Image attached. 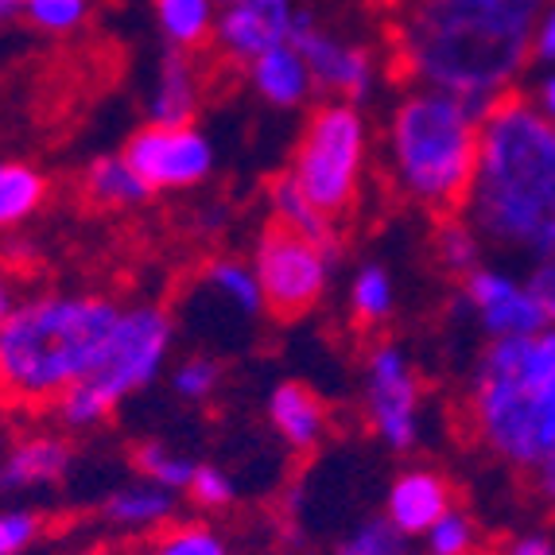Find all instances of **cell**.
<instances>
[{
    "label": "cell",
    "instance_id": "ffe728a7",
    "mask_svg": "<svg viewBox=\"0 0 555 555\" xmlns=\"http://www.w3.org/2000/svg\"><path fill=\"white\" fill-rule=\"evenodd\" d=\"M179 493L164 490L156 481H125L117 490L105 493L102 501V517L117 532H140V537H152L159 528H167L171 520H179Z\"/></svg>",
    "mask_w": 555,
    "mask_h": 555
},
{
    "label": "cell",
    "instance_id": "4316f807",
    "mask_svg": "<svg viewBox=\"0 0 555 555\" xmlns=\"http://www.w3.org/2000/svg\"><path fill=\"white\" fill-rule=\"evenodd\" d=\"M431 257H436V264L447 276L463 280L466 272H474L486 260V241L466 222L463 210L443 214L436 222V233H431Z\"/></svg>",
    "mask_w": 555,
    "mask_h": 555
},
{
    "label": "cell",
    "instance_id": "9c48e42d",
    "mask_svg": "<svg viewBox=\"0 0 555 555\" xmlns=\"http://www.w3.org/2000/svg\"><path fill=\"white\" fill-rule=\"evenodd\" d=\"M361 416L370 436L389 454H412L424 443L427 385L420 365L400 343H373L361 358Z\"/></svg>",
    "mask_w": 555,
    "mask_h": 555
},
{
    "label": "cell",
    "instance_id": "cb8c5ba5",
    "mask_svg": "<svg viewBox=\"0 0 555 555\" xmlns=\"http://www.w3.org/2000/svg\"><path fill=\"white\" fill-rule=\"evenodd\" d=\"M218 9H222V0H152V20H156V31L167 51L198 55L214 47Z\"/></svg>",
    "mask_w": 555,
    "mask_h": 555
},
{
    "label": "cell",
    "instance_id": "7a4b0ae2",
    "mask_svg": "<svg viewBox=\"0 0 555 555\" xmlns=\"http://www.w3.org/2000/svg\"><path fill=\"white\" fill-rule=\"evenodd\" d=\"M463 218L486 249L537 264L555 257V125L525 93L490 105Z\"/></svg>",
    "mask_w": 555,
    "mask_h": 555
},
{
    "label": "cell",
    "instance_id": "5bb4252c",
    "mask_svg": "<svg viewBox=\"0 0 555 555\" xmlns=\"http://www.w3.org/2000/svg\"><path fill=\"white\" fill-rule=\"evenodd\" d=\"M304 4L299 0H222L214 51L230 66H245L280 43H292Z\"/></svg>",
    "mask_w": 555,
    "mask_h": 555
},
{
    "label": "cell",
    "instance_id": "277c9868",
    "mask_svg": "<svg viewBox=\"0 0 555 555\" xmlns=\"http://www.w3.org/2000/svg\"><path fill=\"white\" fill-rule=\"evenodd\" d=\"M125 299L109 292L43 287L0 323V400L51 408L93 370Z\"/></svg>",
    "mask_w": 555,
    "mask_h": 555
},
{
    "label": "cell",
    "instance_id": "f35d334b",
    "mask_svg": "<svg viewBox=\"0 0 555 555\" xmlns=\"http://www.w3.org/2000/svg\"><path fill=\"white\" fill-rule=\"evenodd\" d=\"M498 555H555V540L547 532H520Z\"/></svg>",
    "mask_w": 555,
    "mask_h": 555
},
{
    "label": "cell",
    "instance_id": "ba28073f",
    "mask_svg": "<svg viewBox=\"0 0 555 555\" xmlns=\"http://www.w3.org/2000/svg\"><path fill=\"white\" fill-rule=\"evenodd\" d=\"M249 264L257 272L260 296L272 319H304L311 315L334 287L338 249L319 245L304 233L280 222H264L253 237Z\"/></svg>",
    "mask_w": 555,
    "mask_h": 555
},
{
    "label": "cell",
    "instance_id": "836d02e7",
    "mask_svg": "<svg viewBox=\"0 0 555 555\" xmlns=\"http://www.w3.org/2000/svg\"><path fill=\"white\" fill-rule=\"evenodd\" d=\"M43 513L28 505H0V555H24L39 537H43Z\"/></svg>",
    "mask_w": 555,
    "mask_h": 555
},
{
    "label": "cell",
    "instance_id": "f546056e",
    "mask_svg": "<svg viewBox=\"0 0 555 555\" xmlns=\"http://www.w3.org/2000/svg\"><path fill=\"white\" fill-rule=\"evenodd\" d=\"M16 16L47 39H70L93 20V0H24Z\"/></svg>",
    "mask_w": 555,
    "mask_h": 555
},
{
    "label": "cell",
    "instance_id": "8d00e7d4",
    "mask_svg": "<svg viewBox=\"0 0 555 555\" xmlns=\"http://www.w3.org/2000/svg\"><path fill=\"white\" fill-rule=\"evenodd\" d=\"M525 98L532 102V109H537L540 117H547L555 125V66H540L537 82L528 86Z\"/></svg>",
    "mask_w": 555,
    "mask_h": 555
},
{
    "label": "cell",
    "instance_id": "3957f363",
    "mask_svg": "<svg viewBox=\"0 0 555 555\" xmlns=\"http://www.w3.org/2000/svg\"><path fill=\"white\" fill-rule=\"evenodd\" d=\"M486 113L470 98L408 82L377 137V159L392 195L431 218L463 210L478 171Z\"/></svg>",
    "mask_w": 555,
    "mask_h": 555
},
{
    "label": "cell",
    "instance_id": "5b68a950",
    "mask_svg": "<svg viewBox=\"0 0 555 555\" xmlns=\"http://www.w3.org/2000/svg\"><path fill=\"white\" fill-rule=\"evenodd\" d=\"M466 431L509 470H537L555 451V326L486 343L466 373Z\"/></svg>",
    "mask_w": 555,
    "mask_h": 555
},
{
    "label": "cell",
    "instance_id": "44dd1931",
    "mask_svg": "<svg viewBox=\"0 0 555 555\" xmlns=\"http://www.w3.org/2000/svg\"><path fill=\"white\" fill-rule=\"evenodd\" d=\"M78 191L86 203H93L98 210H137L149 198H156L149 191V183L137 176V167L125 159V152H105L93 156L78 176Z\"/></svg>",
    "mask_w": 555,
    "mask_h": 555
},
{
    "label": "cell",
    "instance_id": "74e56055",
    "mask_svg": "<svg viewBox=\"0 0 555 555\" xmlns=\"http://www.w3.org/2000/svg\"><path fill=\"white\" fill-rule=\"evenodd\" d=\"M528 486H532V498H537L544 509H555V451L547 454L537 470H528Z\"/></svg>",
    "mask_w": 555,
    "mask_h": 555
},
{
    "label": "cell",
    "instance_id": "f1b7e54d",
    "mask_svg": "<svg viewBox=\"0 0 555 555\" xmlns=\"http://www.w3.org/2000/svg\"><path fill=\"white\" fill-rule=\"evenodd\" d=\"M195 466H198V459H191L186 451L171 447L167 439H140V443L132 447V470H137V478L156 481V486L179 493V498H183Z\"/></svg>",
    "mask_w": 555,
    "mask_h": 555
},
{
    "label": "cell",
    "instance_id": "d590c367",
    "mask_svg": "<svg viewBox=\"0 0 555 555\" xmlns=\"http://www.w3.org/2000/svg\"><path fill=\"white\" fill-rule=\"evenodd\" d=\"M532 66H555V0H547L532 31Z\"/></svg>",
    "mask_w": 555,
    "mask_h": 555
},
{
    "label": "cell",
    "instance_id": "8fae6325",
    "mask_svg": "<svg viewBox=\"0 0 555 555\" xmlns=\"http://www.w3.org/2000/svg\"><path fill=\"white\" fill-rule=\"evenodd\" d=\"M125 159L137 167V176L149 183L152 195H186L198 191L218 171V149L195 125H156L144 120L125 140Z\"/></svg>",
    "mask_w": 555,
    "mask_h": 555
},
{
    "label": "cell",
    "instance_id": "8992f818",
    "mask_svg": "<svg viewBox=\"0 0 555 555\" xmlns=\"http://www.w3.org/2000/svg\"><path fill=\"white\" fill-rule=\"evenodd\" d=\"M176 343L179 319L171 307L156 299H125L93 370L51 404L55 424L66 436H86L109 424L125 400L167 377L176 361Z\"/></svg>",
    "mask_w": 555,
    "mask_h": 555
},
{
    "label": "cell",
    "instance_id": "83f0119b",
    "mask_svg": "<svg viewBox=\"0 0 555 555\" xmlns=\"http://www.w3.org/2000/svg\"><path fill=\"white\" fill-rule=\"evenodd\" d=\"M167 385H171V392H176L183 404L203 408V404H210V400H218V392H222L225 361L210 350L186 353V358L171 361V370H167Z\"/></svg>",
    "mask_w": 555,
    "mask_h": 555
},
{
    "label": "cell",
    "instance_id": "7c38bea8",
    "mask_svg": "<svg viewBox=\"0 0 555 555\" xmlns=\"http://www.w3.org/2000/svg\"><path fill=\"white\" fill-rule=\"evenodd\" d=\"M292 43L304 51L311 75H315L319 93L338 98V102L365 105L377 98L380 86V59L373 47H365L361 39L343 36L338 28H326L323 20L311 9L299 12L296 36Z\"/></svg>",
    "mask_w": 555,
    "mask_h": 555
},
{
    "label": "cell",
    "instance_id": "e0dca14e",
    "mask_svg": "<svg viewBox=\"0 0 555 555\" xmlns=\"http://www.w3.org/2000/svg\"><path fill=\"white\" fill-rule=\"evenodd\" d=\"M454 509V486L443 470L427 463H412L392 474L385 490V517L404 532L408 540H420L443 513Z\"/></svg>",
    "mask_w": 555,
    "mask_h": 555
},
{
    "label": "cell",
    "instance_id": "b9f144b4",
    "mask_svg": "<svg viewBox=\"0 0 555 555\" xmlns=\"http://www.w3.org/2000/svg\"><path fill=\"white\" fill-rule=\"evenodd\" d=\"M4 20H9V12H0V24H4Z\"/></svg>",
    "mask_w": 555,
    "mask_h": 555
},
{
    "label": "cell",
    "instance_id": "603a6c76",
    "mask_svg": "<svg viewBox=\"0 0 555 555\" xmlns=\"http://www.w3.org/2000/svg\"><path fill=\"white\" fill-rule=\"evenodd\" d=\"M397 276L380 260H361L346 280V311L358 331H380L397 319Z\"/></svg>",
    "mask_w": 555,
    "mask_h": 555
},
{
    "label": "cell",
    "instance_id": "52a82bcc",
    "mask_svg": "<svg viewBox=\"0 0 555 555\" xmlns=\"http://www.w3.org/2000/svg\"><path fill=\"white\" fill-rule=\"evenodd\" d=\"M373 156H377V140H373L365 105L326 98L307 109L304 129L287 156L284 179L319 214L343 225L361 206Z\"/></svg>",
    "mask_w": 555,
    "mask_h": 555
},
{
    "label": "cell",
    "instance_id": "7402d4cb",
    "mask_svg": "<svg viewBox=\"0 0 555 555\" xmlns=\"http://www.w3.org/2000/svg\"><path fill=\"white\" fill-rule=\"evenodd\" d=\"M51 198V179L39 164L20 156H0V233H16L43 214Z\"/></svg>",
    "mask_w": 555,
    "mask_h": 555
},
{
    "label": "cell",
    "instance_id": "4dcf8cb0",
    "mask_svg": "<svg viewBox=\"0 0 555 555\" xmlns=\"http://www.w3.org/2000/svg\"><path fill=\"white\" fill-rule=\"evenodd\" d=\"M183 501L198 517H222V513H230L241 501V486L222 463H203L198 459L195 474H191V481H186L183 490Z\"/></svg>",
    "mask_w": 555,
    "mask_h": 555
},
{
    "label": "cell",
    "instance_id": "484cf974",
    "mask_svg": "<svg viewBox=\"0 0 555 555\" xmlns=\"http://www.w3.org/2000/svg\"><path fill=\"white\" fill-rule=\"evenodd\" d=\"M269 218L287 230L304 233V237L319 241V245H331V249H343V225L331 222L326 214H319L315 206L299 195L296 186L287 183L284 176L269 186Z\"/></svg>",
    "mask_w": 555,
    "mask_h": 555
},
{
    "label": "cell",
    "instance_id": "d4e9b609",
    "mask_svg": "<svg viewBox=\"0 0 555 555\" xmlns=\"http://www.w3.org/2000/svg\"><path fill=\"white\" fill-rule=\"evenodd\" d=\"M140 555H237V547L214 517H179L152 532Z\"/></svg>",
    "mask_w": 555,
    "mask_h": 555
},
{
    "label": "cell",
    "instance_id": "60d3db41",
    "mask_svg": "<svg viewBox=\"0 0 555 555\" xmlns=\"http://www.w3.org/2000/svg\"><path fill=\"white\" fill-rule=\"evenodd\" d=\"M20 4H24V0H0V12H9V16H16Z\"/></svg>",
    "mask_w": 555,
    "mask_h": 555
},
{
    "label": "cell",
    "instance_id": "6da1fadb",
    "mask_svg": "<svg viewBox=\"0 0 555 555\" xmlns=\"http://www.w3.org/2000/svg\"><path fill=\"white\" fill-rule=\"evenodd\" d=\"M547 0H404L392 59L412 86L498 105L532 66V31Z\"/></svg>",
    "mask_w": 555,
    "mask_h": 555
},
{
    "label": "cell",
    "instance_id": "ab89813d",
    "mask_svg": "<svg viewBox=\"0 0 555 555\" xmlns=\"http://www.w3.org/2000/svg\"><path fill=\"white\" fill-rule=\"evenodd\" d=\"M24 299V292H20V280L16 272L9 269V264H0V323L16 311V304Z\"/></svg>",
    "mask_w": 555,
    "mask_h": 555
},
{
    "label": "cell",
    "instance_id": "2e32d148",
    "mask_svg": "<svg viewBox=\"0 0 555 555\" xmlns=\"http://www.w3.org/2000/svg\"><path fill=\"white\" fill-rule=\"evenodd\" d=\"M264 424L296 459H311L331 436V404L307 380H276L264 397Z\"/></svg>",
    "mask_w": 555,
    "mask_h": 555
},
{
    "label": "cell",
    "instance_id": "9a60e30c",
    "mask_svg": "<svg viewBox=\"0 0 555 555\" xmlns=\"http://www.w3.org/2000/svg\"><path fill=\"white\" fill-rule=\"evenodd\" d=\"M75 470V443L66 431H24L0 447V498H31L59 490Z\"/></svg>",
    "mask_w": 555,
    "mask_h": 555
},
{
    "label": "cell",
    "instance_id": "d6a6232c",
    "mask_svg": "<svg viewBox=\"0 0 555 555\" xmlns=\"http://www.w3.org/2000/svg\"><path fill=\"white\" fill-rule=\"evenodd\" d=\"M420 544H424V555H474L481 547V528L470 513L454 505L451 513H443L427 528Z\"/></svg>",
    "mask_w": 555,
    "mask_h": 555
},
{
    "label": "cell",
    "instance_id": "4fadbf2b",
    "mask_svg": "<svg viewBox=\"0 0 555 555\" xmlns=\"http://www.w3.org/2000/svg\"><path fill=\"white\" fill-rule=\"evenodd\" d=\"M459 304L486 343L525 338V334L547 326L544 311L528 287V272L498 264V260H481L478 269L459 280Z\"/></svg>",
    "mask_w": 555,
    "mask_h": 555
},
{
    "label": "cell",
    "instance_id": "ac0fdd59",
    "mask_svg": "<svg viewBox=\"0 0 555 555\" xmlns=\"http://www.w3.org/2000/svg\"><path fill=\"white\" fill-rule=\"evenodd\" d=\"M245 86L264 109L276 113L311 109L319 98L315 75H311V66H307L304 51L296 43H280L260 59H253L245 66Z\"/></svg>",
    "mask_w": 555,
    "mask_h": 555
},
{
    "label": "cell",
    "instance_id": "e575fe53",
    "mask_svg": "<svg viewBox=\"0 0 555 555\" xmlns=\"http://www.w3.org/2000/svg\"><path fill=\"white\" fill-rule=\"evenodd\" d=\"M528 287H532V296H537L547 326H555V257L537 260V264L528 269Z\"/></svg>",
    "mask_w": 555,
    "mask_h": 555
},
{
    "label": "cell",
    "instance_id": "1f68e13d",
    "mask_svg": "<svg viewBox=\"0 0 555 555\" xmlns=\"http://www.w3.org/2000/svg\"><path fill=\"white\" fill-rule=\"evenodd\" d=\"M412 544L385 513L380 517H361L350 532L338 537V544L331 547V555H412Z\"/></svg>",
    "mask_w": 555,
    "mask_h": 555
},
{
    "label": "cell",
    "instance_id": "d6986e66",
    "mask_svg": "<svg viewBox=\"0 0 555 555\" xmlns=\"http://www.w3.org/2000/svg\"><path fill=\"white\" fill-rule=\"evenodd\" d=\"M206 105V70L195 55L186 51H167L159 55L156 75H152L149 98H144V117L156 125H195Z\"/></svg>",
    "mask_w": 555,
    "mask_h": 555
},
{
    "label": "cell",
    "instance_id": "30bf717a",
    "mask_svg": "<svg viewBox=\"0 0 555 555\" xmlns=\"http://www.w3.org/2000/svg\"><path fill=\"white\" fill-rule=\"evenodd\" d=\"M269 315L264 296H260L257 272H253L249 257H210L191 280V292L179 311V326L203 338L210 346H237L245 343L260 326V319Z\"/></svg>",
    "mask_w": 555,
    "mask_h": 555
}]
</instances>
